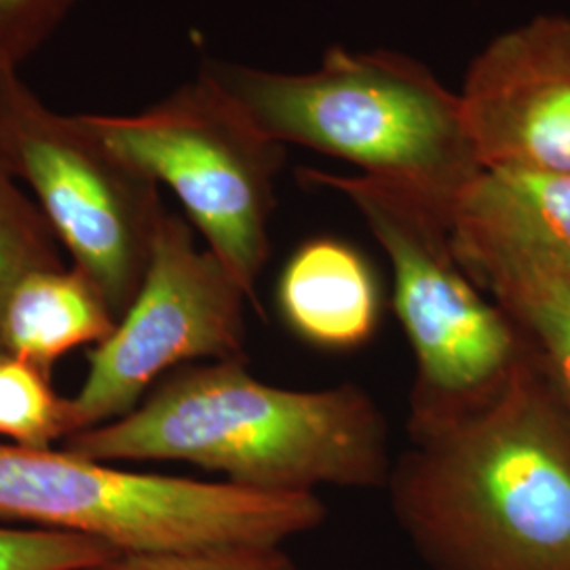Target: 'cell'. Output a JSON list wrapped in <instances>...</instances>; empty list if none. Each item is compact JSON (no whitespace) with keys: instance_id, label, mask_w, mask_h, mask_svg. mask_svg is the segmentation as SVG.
Returning <instances> with one entry per match:
<instances>
[{"instance_id":"6da1fadb","label":"cell","mask_w":570,"mask_h":570,"mask_svg":"<svg viewBox=\"0 0 570 570\" xmlns=\"http://www.w3.org/2000/svg\"><path fill=\"white\" fill-rule=\"evenodd\" d=\"M385 489L429 570H570V419L527 343L482 393L410 400Z\"/></svg>"},{"instance_id":"2e32d148","label":"cell","mask_w":570,"mask_h":570,"mask_svg":"<svg viewBox=\"0 0 570 570\" xmlns=\"http://www.w3.org/2000/svg\"><path fill=\"white\" fill-rule=\"evenodd\" d=\"M119 553L122 551L77 532L0 527V570H77Z\"/></svg>"},{"instance_id":"277c9868","label":"cell","mask_w":570,"mask_h":570,"mask_svg":"<svg viewBox=\"0 0 570 570\" xmlns=\"http://www.w3.org/2000/svg\"><path fill=\"white\" fill-rule=\"evenodd\" d=\"M326 515L313 492L136 473L68 450L0 442V520L77 532L122 553L284 548Z\"/></svg>"},{"instance_id":"e0dca14e","label":"cell","mask_w":570,"mask_h":570,"mask_svg":"<svg viewBox=\"0 0 570 570\" xmlns=\"http://www.w3.org/2000/svg\"><path fill=\"white\" fill-rule=\"evenodd\" d=\"M77 570H298L282 546H239L202 551L119 553Z\"/></svg>"},{"instance_id":"7a4b0ae2","label":"cell","mask_w":570,"mask_h":570,"mask_svg":"<svg viewBox=\"0 0 570 570\" xmlns=\"http://www.w3.org/2000/svg\"><path fill=\"white\" fill-rule=\"evenodd\" d=\"M63 450L102 463H188L235 487L289 494L385 489L393 465L385 414L366 389L277 387L245 360L180 367L136 410L70 435Z\"/></svg>"},{"instance_id":"30bf717a","label":"cell","mask_w":570,"mask_h":570,"mask_svg":"<svg viewBox=\"0 0 570 570\" xmlns=\"http://www.w3.org/2000/svg\"><path fill=\"white\" fill-rule=\"evenodd\" d=\"M450 228L469 277L515 268L570 285V176L482 169L454 197Z\"/></svg>"},{"instance_id":"7c38bea8","label":"cell","mask_w":570,"mask_h":570,"mask_svg":"<svg viewBox=\"0 0 570 570\" xmlns=\"http://www.w3.org/2000/svg\"><path fill=\"white\" fill-rule=\"evenodd\" d=\"M117 322L102 289L77 266L35 271L4 301L0 351L51 372L75 348L104 343Z\"/></svg>"},{"instance_id":"9c48e42d","label":"cell","mask_w":570,"mask_h":570,"mask_svg":"<svg viewBox=\"0 0 570 570\" xmlns=\"http://www.w3.org/2000/svg\"><path fill=\"white\" fill-rule=\"evenodd\" d=\"M459 96L482 169L570 176V18L539 16L497 37Z\"/></svg>"},{"instance_id":"4fadbf2b","label":"cell","mask_w":570,"mask_h":570,"mask_svg":"<svg viewBox=\"0 0 570 570\" xmlns=\"http://www.w3.org/2000/svg\"><path fill=\"white\" fill-rule=\"evenodd\" d=\"M473 282L510 317L570 419V285L515 268H489Z\"/></svg>"},{"instance_id":"8fae6325","label":"cell","mask_w":570,"mask_h":570,"mask_svg":"<svg viewBox=\"0 0 570 570\" xmlns=\"http://www.w3.org/2000/svg\"><path fill=\"white\" fill-rule=\"evenodd\" d=\"M277 305L287 327L308 345L355 348L379 327L381 287L355 247L317 237L285 263Z\"/></svg>"},{"instance_id":"ac0fdd59","label":"cell","mask_w":570,"mask_h":570,"mask_svg":"<svg viewBox=\"0 0 570 570\" xmlns=\"http://www.w3.org/2000/svg\"><path fill=\"white\" fill-rule=\"evenodd\" d=\"M79 0H0V70H20Z\"/></svg>"},{"instance_id":"ba28073f","label":"cell","mask_w":570,"mask_h":570,"mask_svg":"<svg viewBox=\"0 0 570 570\" xmlns=\"http://www.w3.org/2000/svg\"><path fill=\"white\" fill-rule=\"evenodd\" d=\"M247 303L188 220L165 212L136 298L115 332L87 351V376L70 397V435L129 414L188 362L245 360Z\"/></svg>"},{"instance_id":"5b68a950","label":"cell","mask_w":570,"mask_h":570,"mask_svg":"<svg viewBox=\"0 0 570 570\" xmlns=\"http://www.w3.org/2000/svg\"><path fill=\"white\" fill-rule=\"evenodd\" d=\"M122 161L167 186L205 247L258 305L284 146L204 72L138 115H81Z\"/></svg>"},{"instance_id":"5bb4252c","label":"cell","mask_w":570,"mask_h":570,"mask_svg":"<svg viewBox=\"0 0 570 570\" xmlns=\"http://www.w3.org/2000/svg\"><path fill=\"white\" fill-rule=\"evenodd\" d=\"M70 397L51 383V372L0 351V438L20 449L49 450L66 442Z\"/></svg>"},{"instance_id":"9a60e30c","label":"cell","mask_w":570,"mask_h":570,"mask_svg":"<svg viewBox=\"0 0 570 570\" xmlns=\"http://www.w3.org/2000/svg\"><path fill=\"white\" fill-rule=\"evenodd\" d=\"M66 266L39 205L0 157V317L11 289L26 275Z\"/></svg>"},{"instance_id":"52a82bcc","label":"cell","mask_w":570,"mask_h":570,"mask_svg":"<svg viewBox=\"0 0 570 570\" xmlns=\"http://www.w3.org/2000/svg\"><path fill=\"white\" fill-rule=\"evenodd\" d=\"M0 157L56 239L121 317L136 298L165 209L159 184L122 161L81 115H60L0 70Z\"/></svg>"},{"instance_id":"3957f363","label":"cell","mask_w":570,"mask_h":570,"mask_svg":"<svg viewBox=\"0 0 570 570\" xmlns=\"http://www.w3.org/2000/svg\"><path fill=\"white\" fill-rule=\"evenodd\" d=\"M216 82L273 142L355 165L452 205L482 167L461 96L425 63L387 49L332 47L308 72L205 61Z\"/></svg>"},{"instance_id":"8992f818","label":"cell","mask_w":570,"mask_h":570,"mask_svg":"<svg viewBox=\"0 0 570 570\" xmlns=\"http://www.w3.org/2000/svg\"><path fill=\"white\" fill-rule=\"evenodd\" d=\"M301 180L345 195L387 254L395 313L416 362L410 400H461L510 372L524 341L461 265L452 244V205L362 174L303 169Z\"/></svg>"}]
</instances>
